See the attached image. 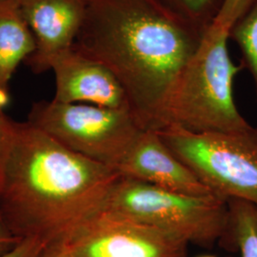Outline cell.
<instances>
[{
  "label": "cell",
  "instance_id": "1",
  "mask_svg": "<svg viewBox=\"0 0 257 257\" xmlns=\"http://www.w3.org/2000/svg\"><path fill=\"white\" fill-rule=\"evenodd\" d=\"M121 175L8 116L0 153V215L19 239H66L101 211Z\"/></svg>",
  "mask_w": 257,
  "mask_h": 257
},
{
  "label": "cell",
  "instance_id": "2",
  "mask_svg": "<svg viewBox=\"0 0 257 257\" xmlns=\"http://www.w3.org/2000/svg\"><path fill=\"white\" fill-rule=\"evenodd\" d=\"M79 51L107 66L144 130L161 128L166 102L207 31L156 0H85Z\"/></svg>",
  "mask_w": 257,
  "mask_h": 257
},
{
  "label": "cell",
  "instance_id": "3",
  "mask_svg": "<svg viewBox=\"0 0 257 257\" xmlns=\"http://www.w3.org/2000/svg\"><path fill=\"white\" fill-rule=\"evenodd\" d=\"M229 39V32L209 28L169 94L160 130L175 126L193 134H233L252 128L233 98V80L244 67L231 60Z\"/></svg>",
  "mask_w": 257,
  "mask_h": 257
},
{
  "label": "cell",
  "instance_id": "4",
  "mask_svg": "<svg viewBox=\"0 0 257 257\" xmlns=\"http://www.w3.org/2000/svg\"><path fill=\"white\" fill-rule=\"evenodd\" d=\"M101 211L203 246L223 239L229 218L228 201L218 196L175 193L123 176Z\"/></svg>",
  "mask_w": 257,
  "mask_h": 257
},
{
  "label": "cell",
  "instance_id": "5",
  "mask_svg": "<svg viewBox=\"0 0 257 257\" xmlns=\"http://www.w3.org/2000/svg\"><path fill=\"white\" fill-rule=\"evenodd\" d=\"M27 121L62 146L114 170L144 130L131 110L54 99L35 102Z\"/></svg>",
  "mask_w": 257,
  "mask_h": 257
},
{
  "label": "cell",
  "instance_id": "6",
  "mask_svg": "<svg viewBox=\"0 0 257 257\" xmlns=\"http://www.w3.org/2000/svg\"><path fill=\"white\" fill-rule=\"evenodd\" d=\"M156 132L215 196L257 206V128L193 134L169 126Z\"/></svg>",
  "mask_w": 257,
  "mask_h": 257
},
{
  "label": "cell",
  "instance_id": "7",
  "mask_svg": "<svg viewBox=\"0 0 257 257\" xmlns=\"http://www.w3.org/2000/svg\"><path fill=\"white\" fill-rule=\"evenodd\" d=\"M66 241L75 257H186L189 244L174 234L103 211Z\"/></svg>",
  "mask_w": 257,
  "mask_h": 257
},
{
  "label": "cell",
  "instance_id": "8",
  "mask_svg": "<svg viewBox=\"0 0 257 257\" xmlns=\"http://www.w3.org/2000/svg\"><path fill=\"white\" fill-rule=\"evenodd\" d=\"M50 70L55 76V101L131 110L127 93L114 74L74 45L56 55Z\"/></svg>",
  "mask_w": 257,
  "mask_h": 257
},
{
  "label": "cell",
  "instance_id": "9",
  "mask_svg": "<svg viewBox=\"0 0 257 257\" xmlns=\"http://www.w3.org/2000/svg\"><path fill=\"white\" fill-rule=\"evenodd\" d=\"M115 171L123 177L194 196L214 195L154 130H143Z\"/></svg>",
  "mask_w": 257,
  "mask_h": 257
},
{
  "label": "cell",
  "instance_id": "10",
  "mask_svg": "<svg viewBox=\"0 0 257 257\" xmlns=\"http://www.w3.org/2000/svg\"><path fill=\"white\" fill-rule=\"evenodd\" d=\"M31 29L36 50L25 63L39 74L50 71L56 55L70 49L82 26L85 0H18Z\"/></svg>",
  "mask_w": 257,
  "mask_h": 257
},
{
  "label": "cell",
  "instance_id": "11",
  "mask_svg": "<svg viewBox=\"0 0 257 257\" xmlns=\"http://www.w3.org/2000/svg\"><path fill=\"white\" fill-rule=\"evenodd\" d=\"M36 50L34 35L18 0H0V86L9 84L22 61Z\"/></svg>",
  "mask_w": 257,
  "mask_h": 257
},
{
  "label": "cell",
  "instance_id": "12",
  "mask_svg": "<svg viewBox=\"0 0 257 257\" xmlns=\"http://www.w3.org/2000/svg\"><path fill=\"white\" fill-rule=\"evenodd\" d=\"M228 227L223 239L241 257H257V206L252 203L229 199Z\"/></svg>",
  "mask_w": 257,
  "mask_h": 257
},
{
  "label": "cell",
  "instance_id": "13",
  "mask_svg": "<svg viewBox=\"0 0 257 257\" xmlns=\"http://www.w3.org/2000/svg\"><path fill=\"white\" fill-rule=\"evenodd\" d=\"M229 37L242 54V65L251 74L257 93V0H253L245 14L229 31Z\"/></svg>",
  "mask_w": 257,
  "mask_h": 257
},
{
  "label": "cell",
  "instance_id": "14",
  "mask_svg": "<svg viewBox=\"0 0 257 257\" xmlns=\"http://www.w3.org/2000/svg\"><path fill=\"white\" fill-rule=\"evenodd\" d=\"M176 17L208 30L220 14L226 0H156Z\"/></svg>",
  "mask_w": 257,
  "mask_h": 257
},
{
  "label": "cell",
  "instance_id": "15",
  "mask_svg": "<svg viewBox=\"0 0 257 257\" xmlns=\"http://www.w3.org/2000/svg\"><path fill=\"white\" fill-rule=\"evenodd\" d=\"M252 2L253 0H226L219 16L211 26L229 32Z\"/></svg>",
  "mask_w": 257,
  "mask_h": 257
},
{
  "label": "cell",
  "instance_id": "16",
  "mask_svg": "<svg viewBox=\"0 0 257 257\" xmlns=\"http://www.w3.org/2000/svg\"><path fill=\"white\" fill-rule=\"evenodd\" d=\"M47 243L39 238H24L0 257H38Z\"/></svg>",
  "mask_w": 257,
  "mask_h": 257
},
{
  "label": "cell",
  "instance_id": "17",
  "mask_svg": "<svg viewBox=\"0 0 257 257\" xmlns=\"http://www.w3.org/2000/svg\"><path fill=\"white\" fill-rule=\"evenodd\" d=\"M38 257H75L69 248L66 239H58L47 243Z\"/></svg>",
  "mask_w": 257,
  "mask_h": 257
},
{
  "label": "cell",
  "instance_id": "18",
  "mask_svg": "<svg viewBox=\"0 0 257 257\" xmlns=\"http://www.w3.org/2000/svg\"><path fill=\"white\" fill-rule=\"evenodd\" d=\"M20 240L22 239L18 238L14 235L0 215V254L14 248Z\"/></svg>",
  "mask_w": 257,
  "mask_h": 257
},
{
  "label": "cell",
  "instance_id": "19",
  "mask_svg": "<svg viewBox=\"0 0 257 257\" xmlns=\"http://www.w3.org/2000/svg\"><path fill=\"white\" fill-rule=\"evenodd\" d=\"M10 101L9 89H5L0 86V153L2 146V139L8 115L5 112V109Z\"/></svg>",
  "mask_w": 257,
  "mask_h": 257
},
{
  "label": "cell",
  "instance_id": "20",
  "mask_svg": "<svg viewBox=\"0 0 257 257\" xmlns=\"http://www.w3.org/2000/svg\"><path fill=\"white\" fill-rule=\"evenodd\" d=\"M198 257H215V256H212V255H202V256H198Z\"/></svg>",
  "mask_w": 257,
  "mask_h": 257
}]
</instances>
